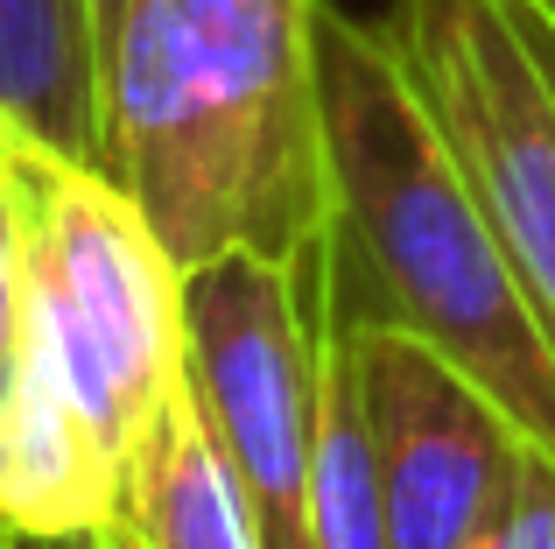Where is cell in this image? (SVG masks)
I'll list each match as a JSON object with an SVG mask.
<instances>
[{
  "mask_svg": "<svg viewBox=\"0 0 555 549\" xmlns=\"http://www.w3.org/2000/svg\"><path fill=\"white\" fill-rule=\"evenodd\" d=\"M106 177L177 268L331 240L317 0H134L99 64Z\"/></svg>",
  "mask_w": 555,
  "mask_h": 549,
  "instance_id": "6da1fadb",
  "label": "cell"
},
{
  "mask_svg": "<svg viewBox=\"0 0 555 549\" xmlns=\"http://www.w3.org/2000/svg\"><path fill=\"white\" fill-rule=\"evenodd\" d=\"M331 163V282L352 317L415 331L555 451V331L486 226L387 22L317 0Z\"/></svg>",
  "mask_w": 555,
  "mask_h": 549,
  "instance_id": "7a4b0ae2",
  "label": "cell"
},
{
  "mask_svg": "<svg viewBox=\"0 0 555 549\" xmlns=\"http://www.w3.org/2000/svg\"><path fill=\"white\" fill-rule=\"evenodd\" d=\"M0 191L22 247L14 359L50 373L134 465L149 423L190 373L183 268L99 163L0 120Z\"/></svg>",
  "mask_w": 555,
  "mask_h": 549,
  "instance_id": "3957f363",
  "label": "cell"
},
{
  "mask_svg": "<svg viewBox=\"0 0 555 549\" xmlns=\"http://www.w3.org/2000/svg\"><path fill=\"white\" fill-rule=\"evenodd\" d=\"M331 240L310 254H218L183 268L190 395L246 486L268 549H317V416H324Z\"/></svg>",
  "mask_w": 555,
  "mask_h": 549,
  "instance_id": "277c9868",
  "label": "cell"
},
{
  "mask_svg": "<svg viewBox=\"0 0 555 549\" xmlns=\"http://www.w3.org/2000/svg\"><path fill=\"white\" fill-rule=\"evenodd\" d=\"M387 36L555 331V85L514 0H393Z\"/></svg>",
  "mask_w": 555,
  "mask_h": 549,
  "instance_id": "5b68a950",
  "label": "cell"
},
{
  "mask_svg": "<svg viewBox=\"0 0 555 549\" xmlns=\"http://www.w3.org/2000/svg\"><path fill=\"white\" fill-rule=\"evenodd\" d=\"M352 339L379 458V500H387V542L472 549L486 514L514 486L528 437L472 373H457L415 331L352 317Z\"/></svg>",
  "mask_w": 555,
  "mask_h": 549,
  "instance_id": "8992f818",
  "label": "cell"
},
{
  "mask_svg": "<svg viewBox=\"0 0 555 549\" xmlns=\"http://www.w3.org/2000/svg\"><path fill=\"white\" fill-rule=\"evenodd\" d=\"M106 536L120 549H268L254 500L232 480L225 451L190 395V373L141 437Z\"/></svg>",
  "mask_w": 555,
  "mask_h": 549,
  "instance_id": "52a82bcc",
  "label": "cell"
},
{
  "mask_svg": "<svg viewBox=\"0 0 555 549\" xmlns=\"http://www.w3.org/2000/svg\"><path fill=\"white\" fill-rule=\"evenodd\" d=\"M0 120L106 169L92 0H0Z\"/></svg>",
  "mask_w": 555,
  "mask_h": 549,
  "instance_id": "ba28073f",
  "label": "cell"
},
{
  "mask_svg": "<svg viewBox=\"0 0 555 549\" xmlns=\"http://www.w3.org/2000/svg\"><path fill=\"white\" fill-rule=\"evenodd\" d=\"M317 549H393L387 500H379V458L366 430V387H359L352 310L331 282L324 303V416H317V486H310Z\"/></svg>",
  "mask_w": 555,
  "mask_h": 549,
  "instance_id": "9c48e42d",
  "label": "cell"
},
{
  "mask_svg": "<svg viewBox=\"0 0 555 549\" xmlns=\"http://www.w3.org/2000/svg\"><path fill=\"white\" fill-rule=\"evenodd\" d=\"M472 549H555V451L528 444L514 486L500 494V508L486 514V528Z\"/></svg>",
  "mask_w": 555,
  "mask_h": 549,
  "instance_id": "30bf717a",
  "label": "cell"
},
{
  "mask_svg": "<svg viewBox=\"0 0 555 549\" xmlns=\"http://www.w3.org/2000/svg\"><path fill=\"white\" fill-rule=\"evenodd\" d=\"M14 339H22V247H14V212L0 191V381L14 367Z\"/></svg>",
  "mask_w": 555,
  "mask_h": 549,
  "instance_id": "8fae6325",
  "label": "cell"
},
{
  "mask_svg": "<svg viewBox=\"0 0 555 549\" xmlns=\"http://www.w3.org/2000/svg\"><path fill=\"white\" fill-rule=\"evenodd\" d=\"M514 14H520V28H528V42L542 50V71H548V85H555V14L542 8V0H514Z\"/></svg>",
  "mask_w": 555,
  "mask_h": 549,
  "instance_id": "7c38bea8",
  "label": "cell"
},
{
  "mask_svg": "<svg viewBox=\"0 0 555 549\" xmlns=\"http://www.w3.org/2000/svg\"><path fill=\"white\" fill-rule=\"evenodd\" d=\"M127 8H134V0H92V22H99V64H106V50H113V36H120V22H127Z\"/></svg>",
  "mask_w": 555,
  "mask_h": 549,
  "instance_id": "4fadbf2b",
  "label": "cell"
},
{
  "mask_svg": "<svg viewBox=\"0 0 555 549\" xmlns=\"http://www.w3.org/2000/svg\"><path fill=\"white\" fill-rule=\"evenodd\" d=\"M0 549H120L113 536H70V542H28V536H0Z\"/></svg>",
  "mask_w": 555,
  "mask_h": 549,
  "instance_id": "5bb4252c",
  "label": "cell"
},
{
  "mask_svg": "<svg viewBox=\"0 0 555 549\" xmlns=\"http://www.w3.org/2000/svg\"><path fill=\"white\" fill-rule=\"evenodd\" d=\"M542 8H548V14H555V0H542Z\"/></svg>",
  "mask_w": 555,
  "mask_h": 549,
  "instance_id": "9a60e30c",
  "label": "cell"
}]
</instances>
